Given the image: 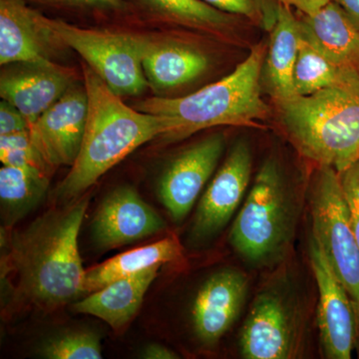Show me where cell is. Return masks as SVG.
Returning a JSON list of instances; mask_svg holds the SVG:
<instances>
[{
    "label": "cell",
    "mask_w": 359,
    "mask_h": 359,
    "mask_svg": "<svg viewBox=\"0 0 359 359\" xmlns=\"http://www.w3.org/2000/svg\"><path fill=\"white\" fill-rule=\"evenodd\" d=\"M348 70L335 65L302 35L294 69L295 95H311L332 86Z\"/></svg>",
    "instance_id": "cell-24"
},
{
    "label": "cell",
    "mask_w": 359,
    "mask_h": 359,
    "mask_svg": "<svg viewBox=\"0 0 359 359\" xmlns=\"http://www.w3.org/2000/svg\"><path fill=\"white\" fill-rule=\"evenodd\" d=\"M339 179L348 210L349 222L359 245V162L340 173Z\"/></svg>",
    "instance_id": "cell-29"
},
{
    "label": "cell",
    "mask_w": 359,
    "mask_h": 359,
    "mask_svg": "<svg viewBox=\"0 0 359 359\" xmlns=\"http://www.w3.org/2000/svg\"><path fill=\"white\" fill-rule=\"evenodd\" d=\"M74 76L70 68L55 61L13 63L1 71L0 96L30 125L75 84Z\"/></svg>",
    "instance_id": "cell-15"
},
{
    "label": "cell",
    "mask_w": 359,
    "mask_h": 359,
    "mask_svg": "<svg viewBox=\"0 0 359 359\" xmlns=\"http://www.w3.org/2000/svg\"><path fill=\"white\" fill-rule=\"evenodd\" d=\"M83 78L88 118L77 159L54 194L60 202L78 199L130 153L153 139L163 140L174 130L167 116L129 107L88 66Z\"/></svg>",
    "instance_id": "cell-2"
},
{
    "label": "cell",
    "mask_w": 359,
    "mask_h": 359,
    "mask_svg": "<svg viewBox=\"0 0 359 359\" xmlns=\"http://www.w3.org/2000/svg\"><path fill=\"white\" fill-rule=\"evenodd\" d=\"M285 134L318 167L340 174L359 162V72L311 95L276 102Z\"/></svg>",
    "instance_id": "cell-3"
},
{
    "label": "cell",
    "mask_w": 359,
    "mask_h": 359,
    "mask_svg": "<svg viewBox=\"0 0 359 359\" xmlns=\"http://www.w3.org/2000/svg\"><path fill=\"white\" fill-rule=\"evenodd\" d=\"M306 335L304 306L292 285L278 280L257 294L241 330L245 359H292L301 356Z\"/></svg>",
    "instance_id": "cell-7"
},
{
    "label": "cell",
    "mask_w": 359,
    "mask_h": 359,
    "mask_svg": "<svg viewBox=\"0 0 359 359\" xmlns=\"http://www.w3.org/2000/svg\"><path fill=\"white\" fill-rule=\"evenodd\" d=\"M224 151V135L211 134L182 151L166 168L160 180L159 197L174 222L180 223L192 211Z\"/></svg>",
    "instance_id": "cell-12"
},
{
    "label": "cell",
    "mask_w": 359,
    "mask_h": 359,
    "mask_svg": "<svg viewBox=\"0 0 359 359\" xmlns=\"http://www.w3.org/2000/svg\"><path fill=\"white\" fill-rule=\"evenodd\" d=\"M162 217L131 187L116 188L94 216L92 236L100 249L123 247L166 230Z\"/></svg>",
    "instance_id": "cell-14"
},
{
    "label": "cell",
    "mask_w": 359,
    "mask_h": 359,
    "mask_svg": "<svg viewBox=\"0 0 359 359\" xmlns=\"http://www.w3.org/2000/svg\"><path fill=\"white\" fill-rule=\"evenodd\" d=\"M134 11L162 22L211 33L231 32L238 16L218 11L203 0H129Z\"/></svg>",
    "instance_id": "cell-22"
},
{
    "label": "cell",
    "mask_w": 359,
    "mask_h": 359,
    "mask_svg": "<svg viewBox=\"0 0 359 359\" xmlns=\"http://www.w3.org/2000/svg\"><path fill=\"white\" fill-rule=\"evenodd\" d=\"M299 202L278 161H264L255 177L230 233L238 256L254 266L282 261L292 247Z\"/></svg>",
    "instance_id": "cell-5"
},
{
    "label": "cell",
    "mask_w": 359,
    "mask_h": 359,
    "mask_svg": "<svg viewBox=\"0 0 359 359\" xmlns=\"http://www.w3.org/2000/svg\"><path fill=\"white\" fill-rule=\"evenodd\" d=\"M142 358L146 359H177L180 356L168 347L154 344L144 348Z\"/></svg>",
    "instance_id": "cell-32"
},
{
    "label": "cell",
    "mask_w": 359,
    "mask_h": 359,
    "mask_svg": "<svg viewBox=\"0 0 359 359\" xmlns=\"http://www.w3.org/2000/svg\"><path fill=\"white\" fill-rule=\"evenodd\" d=\"M157 268L120 278L102 289L87 294L74 304L77 313L90 314L105 321L113 330L128 325L140 309L144 297L158 276Z\"/></svg>",
    "instance_id": "cell-20"
},
{
    "label": "cell",
    "mask_w": 359,
    "mask_h": 359,
    "mask_svg": "<svg viewBox=\"0 0 359 359\" xmlns=\"http://www.w3.org/2000/svg\"><path fill=\"white\" fill-rule=\"evenodd\" d=\"M218 11L249 21L271 32L278 18V0H203Z\"/></svg>",
    "instance_id": "cell-27"
},
{
    "label": "cell",
    "mask_w": 359,
    "mask_h": 359,
    "mask_svg": "<svg viewBox=\"0 0 359 359\" xmlns=\"http://www.w3.org/2000/svg\"><path fill=\"white\" fill-rule=\"evenodd\" d=\"M269 33L262 81L278 102L295 96L294 69L302 41L299 16L280 2L276 25Z\"/></svg>",
    "instance_id": "cell-19"
},
{
    "label": "cell",
    "mask_w": 359,
    "mask_h": 359,
    "mask_svg": "<svg viewBox=\"0 0 359 359\" xmlns=\"http://www.w3.org/2000/svg\"><path fill=\"white\" fill-rule=\"evenodd\" d=\"M134 39L148 85L155 91L185 86L209 69V57L192 44L144 35Z\"/></svg>",
    "instance_id": "cell-17"
},
{
    "label": "cell",
    "mask_w": 359,
    "mask_h": 359,
    "mask_svg": "<svg viewBox=\"0 0 359 359\" xmlns=\"http://www.w3.org/2000/svg\"><path fill=\"white\" fill-rule=\"evenodd\" d=\"M51 175L35 168L0 169V203L4 229H11L44 200Z\"/></svg>",
    "instance_id": "cell-23"
},
{
    "label": "cell",
    "mask_w": 359,
    "mask_h": 359,
    "mask_svg": "<svg viewBox=\"0 0 359 359\" xmlns=\"http://www.w3.org/2000/svg\"><path fill=\"white\" fill-rule=\"evenodd\" d=\"M311 237L353 302L359 351V245L354 237L339 174L332 168L318 167L309 187Z\"/></svg>",
    "instance_id": "cell-6"
},
{
    "label": "cell",
    "mask_w": 359,
    "mask_h": 359,
    "mask_svg": "<svg viewBox=\"0 0 359 359\" xmlns=\"http://www.w3.org/2000/svg\"><path fill=\"white\" fill-rule=\"evenodd\" d=\"M89 198L45 212L21 231L4 229L1 283L11 311H51L83 295L78 236Z\"/></svg>",
    "instance_id": "cell-1"
},
{
    "label": "cell",
    "mask_w": 359,
    "mask_h": 359,
    "mask_svg": "<svg viewBox=\"0 0 359 359\" xmlns=\"http://www.w3.org/2000/svg\"><path fill=\"white\" fill-rule=\"evenodd\" d=\"M66 45L26 0H0V65L55 61Z\"/></svg>",
    "instance_id": "cell-13"
},
{
    "label": "cell",
    "mask_w": 359,
    "mask_h": 359,
    "mask_svg": "<svg viewBox=\"0 0 359 359\" xmlns=\"http://www.w3.org/2000/svg\"><path fill=\"white\" fill-rule=\"evenodd\" d=\"M252 170L250 146L238 141L201 198L191 226L193 244H202L224 230L244 200Z\"/></svg>",
    "instance_id": "cell-10"
},
{
    "label": "cell",
    "mask_w": 359,
    "mask_h": 359,
    "mask_svg": "<svg viewBox=\"0 0 359 359\" xmlns=\"http://www.w3.org/2000/svg\"><path fill=\"white\" fill-rule=\"evenodd\" d=\"M359 27V0H332Z\"/></svg>",
    "instance_id": "cell-33"
},
{
    "label": "cell",
    "mask_w": 359,
    "mask_h": 359,
    "mask_svg": "<svg viewBox=\"0 0 359 359\" xmlns=\"http://www.w3.org/2000/svg\"><path fill=\"white\" fill-rule=\"evenodd\" d=\"M28 128L29 124L20 111L2 99L0 102V136L27 131Z\"/></svg>",
    "instance_id": "cell-30"
},
{
    "label": "cell",
    "mask_w": 359,
    "mask_h": 359,
    "mask_svg": "<svg viewBox=\"0 0 359 359\" xmlns=\"http://www.w3.org/2000/svg\"><path fill=\"white\" fill-rule=\"evenodd\" d=\"M180 256L181 245L175 238H163L153 244L123 252L105 263L85 269L83 294H91L115 280L146 269L161 268Z\"/></svg>",
    "instance_id": "cell-21"
},
{
    "label": "cell",
    "mask_w": 359,
    "mask_h": 359,
    "mask_svg": "<svg viewBox=\"0 0 359 359\" xmlns=\"http://www.w3.org/2000/svg\"><path fill=\"white\" fill-rule=\"evenodd\" d=\"M0 160L4 166L35 168L51 176L54 171L40 154L28 130L0 136Z\"/></svg>",
    "instance_id": "cell-26"
},
{
    "label": "cell",
    "mask_w": 359,
    "mask_h": 359,
    "mask_svg": "<svg viewBox=\"0 0 359 359\" xmlns=\"http://www.w3.org/2000/svg\"><path fill=\"white\" fill-rule=\"evenodd\" d=\"M30 6L69 13L126 15L134 11L129 0H26Z\"/></svg>",
    "instance_id": "cell-28"
},
{
    "label": "cell",
    "mask_w": 359,
    "mask_h": 359,
    "mask_svg": "<svg viewBox=\"0 0 359 359\" xmlns=\"http://www.w3.org/2000/svg\"><path fill=\"white\" fill-rule=\"evenodd\" d=\"M278 1L294 9L299 13L311 15L320 11L321 7L327 4L330 0H278Z\"/></svg>",
    "instance_id": "cell-31"
},
{
    "label": "cell",
    "mask_w": 359,
    "mask_h": 359,
    "mask_svg": "<svg viewBox=\"0 0 359 359\" xmlns=\"http://www.w3.org/2000/svg\"><path fill=\"white\" fill-rule=\"evenodd\" d=\"M309 256L318 285V327L323 355L351 359L358 337L353 302L313 237L309 241Z\"/></svg>",
    "instance_id": "cell-9"
},
{
    "label": "cell",
    "mask_w": 359,
    "mask_h": 359,
    "mask_svg": "<svg viewBox=\"0 0 359 359\" xmlns=\"http://www.w3.org/2000/svg\"><path fill=\"white\" fill-rule=\"evenodd\" d=\"M302 35L337 66L359 72V27L330 0L316 13H299Z\"/></svg>",
    "instance_id": "cell-18"
},
{
    "label": "cell",
    "mask_w": 359,
    "mask_h": 359,
    "mask_svg": "<svg viewBox=\"0 0 359 359\" xmlns=\"http://www.w3.org/2000/svg\"><path fill=\"white\" fill-rule=\"evenodd\" d=\"M46 21L116 95H140L149 86L133 34L80 27L48 16Z\"/></svg>",
    "instance_id": "cell-8"
},
{
    "label": "cell",
    "mask_w": 359,
    "mask_h": 359,
    "mask_svg": "<svg viewBox=\"0 0 359 359\" xmlns=\"http://www.w3.org/2000/svg\"><path fill=\"white\" fill-rule=\"evenodd\" d=\"M40 354L49 359H101L102 347L95 332L76 330L47 340Z\"/></svg>",
    "instance_id": "cell-25"
},
{
    "label": "cell",
    "mask_w": 359,
    "mask_h": 359,
    "mask_svg": "<svg viewBox=\"0 0 359 359\" xmlns=\"http://www.w3.org/2000/svg\"><path fill=\"white\" fill-rule=\"evenodd\" d=\"M266 46L255 45L233 72L219 81L178 97H152L137 103L136 109L167 116L174 130L164 142L182 141L202 130L219 126L259 127L269 115L262 96V73Z\"/></svg>",
    "instance_id": "cell-4"
},
{
    "label": "cell",
    "mask_w": 359,
    "mask_h": 359,
    "mask_svg": "<svg viewBox=\"0 0 359 359\" xmlns=\"http://www.w3.org/2000/svg\"><path fill=\"white\" fill-rule=\"evenodd\" d=\"M249 282L242 271L224 269L210 276L196 295L192 309L194 330L205 346H214L242 313Z\"/></svg>",
    "instance_id": "cell-16"
},
{
    "label": "cell",
    "mask_w": 359,
    "mask_h": 359,
    "mask_svg": "<svg viewBox=\"0 0 359 359\" xmlns=\"http://www.w3.org/2000/svg\"><path fill=\"white\" fill-rule=\"evenodd\" d=\"M87 118L86 88L84 84H74L29 125L33 143L52 169L74 164L83 141Z\"/></svg>",
    "instance_id": "cell-11"
}]
</instances>
